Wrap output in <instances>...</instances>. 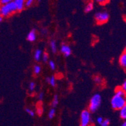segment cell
<instances>
[{
	"label": "cell",
	"instance_id": "obj_1",
	"mask_svg": "<svg viewBox=\"0 0 126 126\" xmlns=\"http://www.w3.org/2000/svg\"><path fill=\"white\" fill-rule=\"evenodd\" d=\"M18 11L17 6L14 1L1 4L0 8V14L4 18H7Z\"/></svg>",
	"mask_w": 126,
	"mask_h": 126
},
{
	"label": "cell",
	"instance_id": "obj_9",
	"mask_svg": "<svg viewBox=\"0 0 126 126\" xmlns=\"http://www.w3.org/2000/svg\"><path fill=\"white\" fill-rule=\"evenodd\" d=\"M36 30H32L29 32V33L27 35V40L29 42H33L36 40Z\"/></svg>",
	"mask_w": 126,
	"mask_h": 126
},
{
	"label": "cell",
	"instance_id": "obj_32",
	"mask_svg": "<svg viewBox=\"0 0 126 126\" xmlns=\"http://www.w3.org/2000/svg\"><path fill=\"white\" fill-rule=\"evenodd\" d=\"M46 82H47V83H50V77H47L46 78Z\"/></svg>",
	"mask_w": 126,
	"mask_h": 126
},
{
	"label": "cell",
	"instance_id": "obj_30",
	"mask_svg": "<svg viewBox=\"0 0 126 126\" xmlns=\"http://www.w3.org/2000/svg\"><path fill=\"white\" fill-rule=\"evenodd\" d=\"M47 33H48V31L46 28H42V30H41V33H42V35H47Z\"/></svg>",
	"mask_w": 126,
	"mask_h": 126
},
{
	"label": "cell",
	"instance_id": "obj_18",
	"mask_svg": "<svg viewBox=\"0 0 126 126\" xmlns=\"http://www.w3.org/2000/svg\"><path fill=\"white\" fill-rule=\"evenodd\" d=\"M48 58L49 56L48 54V53L47 52H44L42 55V60H43L44 62H47L48 60Z\"/></svg>",
	"mask_w": 126,
	"mask_h": 126
},
{
	"label": "cell",
	"instance_id": "obj_36",
	"mask_svg": "<svg viewBox=\"0 0 126 126\" xmlns=\"http://www.w3.org/2000/svg\"></svg>",
	"mask_w": 126,
	"mask_h": 126
},
{
	"label": "cell",
	"instance_id": "obj_26",
	"mask_svg": "<svg viewBox=\"0 0 126 126\" xmlns=\"http://www.w3.org/2000/svg\"><path fill=\"white\" fill-rule=\"evenodd\" d=\"M49 66L51 68V70H54L55 69V63H54V62L53 61H50L49 62Z\"/></svg>",
	"mask_w": 126,
	"mask_h": 126
},
{
	"label": "cell",
	"instance_id": "obj_23",
	"mask_svg": "<svg viewBox=\"0 0 126 126\" xmlns=\"http://www.w3.org/2000/svg\"><path fill=\"white\" fill-rule=\"evenodd\" d=\"M35 89V83L33 82H31L29 85V90L30 91H33Z\"/></svg>",
	"mask_w": 126,
	"mask_h": 126
},
{
	"label": "cell",
	"instance_id": "obj_28",
	"mask_svg": "<svg viewBox=\"0 0 126 126\" xmlns=\"http://www.w3.org/2000/svg\"><path fill=\"white\" fill-rule=\"evenodd\" d=\"M0 1H1V4H4L6 3H10V2L14 1V0H0Z\"/></svg>",
	"mask_w": 126,
	"mask_h": 126
},
{
	"label": "cell",
	"instance_id": "obj_11",
	"mask_svg": "<svg viewBox=\"0 0 126 126\" xmlns=\"http://www.w3.org/2000/svg\"><path fill=\"white\" fill-rule=\"evenodd\" d=\"M119 115L121 119L122 120H126V104L124 105V107L119 110Z\"/></svg>",
	"mask_w": 126,
	"mask_h": 126
},
{
	"label": "cell",
	"instance_id": "obj_13",
	"mask_svg": "<svg viewBox=\"0 0 126 126\" xmlns=\"http://www.w3.org/2000/svg\"><path fill=\"white\" fill-rule=\"evenodd\" d=\"M50 47H51V51H53V53H57V47L55 41L52 40L50 42Z\"/></svg>",
	"mask_w": 126,
	"mask_h": 126
},
{
	"label": "cell",
	"instance_id": "obj_16",
	"mask_svg": "<svg viewBox=\"0 0 126 126\" xmlns=\"http://www.w3.org/2000/svg\"><path fill=\"white\" fill-rule=\"evenodd\" d=\"M33 72L34 74H36V75H38L40 74L41 72V67L39 66V65H35L33 68Z\"/></svg>",
	"mask_w": 126,
	"mask_h": 126
},
{
	"label": "cell",
	"instance_id": "obj_31",
	"mask_svg": "<svg viewBox=\"0 0 126 126\" xmlns=\"http://www.w3.org/2000/svg\"><path fill=\"white\" fill-rule=\"evenodd\" d=\"M38 98H39V99H40V100H42V99H43V98H44V93H43V92H41L40 94H39Z\"/></svg>",
	"mask_w": 126,
	"mask_h": 126
},
{
	"label": "cell",
	"instance_id": "obj_24",
	"mask_svg": "<svg viewBox=\"0 0 126 126\" xmlns=\"http://www.w3.org/2000/svg\"><path fill=\"white\" fill-rule=\"evenodd\" d=\"M35 0H26V7H30L33 4Z\"/></svg>",
	"mask_w": 126,
	"mask_h": 126
},
{
	"label": "cell",
	"instance_id": "obj_33",
	"mask_svg": "<svg viewBox=\"0 0 126 126\" xmlns=\"http://www.w3.org/2000/svg\"><path fill=\"white\" fill-rule=\"evenodd\" d=\"M122 125L123 126H126V120H124V121L123 123H122Z\"/></svg>",
	"mask_w": 126,
	"mask_h": 126
},
{
	"label": "cell",
	"instance_id": "obj_14",
	"mask_svg": "<svg viewBox=\"0 0 126 126\" xmlns=\"http://www.w3.org/2000/svg\"><path fill=\"white\" fill-rule=\"evenodd\" d=\"M58 104V97L57 95H55L54 97H53V99L52 100V102H51V106L53 108H55Z\"/></svg>",
	"mask_w": 126,
	"mask_h": 126
},
{
	"label": "cell",
	"instance_id": "obj_27",
	"mask_svg": "<svg viewBox=\"0 0 126 126\" xmlns=\"http://www.w3.org/2000/svg\"><path fill=\"white\" fill-rule=\"evenodd\" d=\"M103 121H104V119H103L102 117H97V122L98 125H100V126H101V124H102Z\"/></svg>",
	"mask_w": 126,
	"mask_h": 126
},
{
	"label": "cell",
	"instance_id": "obj_3",
	"mask_svg": "<svg viewBox=\"0 0 126 126\" xmlns=\"http://www.w3.org/2000/svg\"><path fill=\"white\" fill-rule=\"evenodd\" d=\"M102 103V97L100 94H96L94 95L90 100L89 106V110L90 112H95L100 107Z\"/></svg>",
	"mask_w": 126,
	"mask_h": 126
},
{
	"label": "cell",
	"instance_id": "obj_10",
	"mask_svg": "<svg viewBox=\"0 0 126 126\" xmlns=\"http://www.w3.org/2000/svg\"><path fill=\"white\" fill-rule=\"evenodd\" d=\"M42 51L40 49H37L35 50V53H34V58H35V61L39 62L42 58Z\"/></svg>",
	"mask_w": 126,
	"mask_h": 126
},
{
	"label": "cell",
	"instance_id": "obj_15",
	"mask_svg": "<svg viewBox=\"0 0 126 126\" xmlns=\"http://www.w3.org/2000/svg\"><path fill=\"white\" fill-rule=\"evenodd\" d=\"M55 115V108L53 107L52 109L50 110L48 112V117L50 118V119H52L54 117V116Z\"/></svg>",
	"mask_w": 126,
	"mask_h": 126
},
{
	"label": "cell",
	"instance_id": "obj_8",
	"mask_svg": "<svg viewBox=\"0 0 126 126\" xmlns=\"http://www.w3.org/2000/svg\"><path fill=\"white\" fill-rule=\"evenodd\" d=\"M119 63L121 67L126 69V51H124L119 59Z\"/></svg>",
	"mask_w": 126,
	"mask_h": 126
},
{
	"label": "cell",
	"instance_id": "obj_2",
	"mask_svg": "<svg viewBox=\"0 0 126 126\" xmlns=\"http://www.w3.org/2000/svg\"><path fill=\"white\" fill-rule=\"evenodd\" d=\"M110 103L113 109L119 110L126 104V95H122L115 94L111 99Z\"/></svg>",
	"mask_w": 126,
	"mask_h": 126
},
{
	"label": "cell",
	"instance_id": "obj_25",
	"mask_svg": "<svg viewBox=\"0 0 126 126\" xmlns=\"http://www.w3.org/2000/svg\"><path fill=\"white\" fill-rule=\"evenodd\" d=\"M25 111H26V112H27V113H28V114H29L30 116L33 117L34 115H35V113H34L33 111L32 110L30 109H28V108L26 109H25Z\"/></svg>",
	"mask_w": 126,
	"mask_h": 126
},
{
	"label": "cell",
	"instance_id": "obj_34",
	"mask_svg": "<svg viewBox=\"0 0 126 126\" xmlns=\"http://www.w3.org/2000/svg\"><path fill=\"white\" fill-rule=\"evenodd\" d=\"M3 18H4V17L2 16L1 15V16H0V21H1V22H2V21H3Z\"/></svg>",
	"mask_w": 126,
	"mask_h": 126
},
{
	"label": "cell",
	"instance_id": "obj_21",
	"mask_svg": "<svg viewBox=\"0 0 126 126\" xmlns=\"http://www.w3.org/2000/svg\"><path fill=\"white\" fill-rule=\"evenodd\" d=\"M110 121L109 119H104L102 124H101V126H109L110 125Z\"/></svg>",
	"mask_w": 126,
	"mask_h": 126
},
{
	"label": "cell",
	"instance_id": "obj_19",
	"mask_svg": "<svg viewBox=\"0 0 126 126\" xmlns=\"http://www.w3.org/2000/svg\"><path fill=\"white\" fill-rule=\"evenodd\" d=\"M97 3L101 5H105L109 2L110 0H95Z\"/></svg>",
	"mask_w": 126,
	"mask_h": 126
},
{
	"label": "cell",
	"instance_id": "obj_22",
	"mask_svg": "<svg viewBox=\"0 0 126 126\" xmlns=\"http://www.w3.org/2000/svg\"><path fill=\"white\" fill-rule=\"evenodd\" d=\"M43 109L42 108V107H37V109H36V113L38 114V115H42V114H43Z\"/></svg>",
	"mask_w": 126,
	"mask_h": 126
},
{
	"label": "cell",
	"instance_id": "obj_5",
	"mask_svg": "<svg viewBox=\"0 0 126 126\" xmlns=\"http://www.w3.org/2000/svg\"><path fill=\"white\" fill-rule=\"evenodd\" d=\"M91 122V115L89 110H84L80 115V125L82 126H88Z\"/></svg>",
	"mask_w": 126,
	"mask_h": 126
},
{
	"label": "cell",
	"instance_id": "obj_20",
	"mask_svg": "<svg viewBox=\"0 0 126 126\" xmlns=\"http://www.w3.org/2000/svg\"><path fill=\"white\" fill-rule=\"evenodd\" d=\"M50 84L51 85L52 87H53L56 86V80H55V78L54 76H52L50 77Z\"/></svg>",
	"mask_w": 126,
	"mask_h": 126
},
{
	"label": "cell",
	"instance_id": "obj_29",
	"mask_svg": "<svg viewBox=\"0 0 126 126\" xmlns=\"http://www.w3.org/2000/svg\"><path fill=\"white\" fill-rule=\"evenodd\" d=\"M122 87V89H123L124 91L126 94V80L124 82V83H122V87Z\"/></svg>",
	"mask_w": 126,
	"mask_h": 126
},
{
	"label": "cell",
	"instance_id": "obj_12",
	"mask_svg": "<svg viewBox=\"0 0 126 126\" xmlns=\"http://www.w3.org/2000/svg\"><path fill=\"white\" fill-rule=\"evenodd\" d=\"M93 9H94V3L92 1H89L85 6L84 11L85 13H89L92 11Z\"/></svg>",
	"mask_w": 126,
	"mask_h": 126
},
{
	"label": "cell",
	"instance_id": "obj_4",
	"mask_svg": "<svg viewBox=\"0 0 126 126\" xmlns=\"http://www.w3.org/2000/svg\"><path fill=\"white\" fill-rule=\"evenodd\" d=\"M94 18L97 25H102L108 21L109 15L106 11H100L96 13Z\"/></svg>",
	"mask_w": 126,
	"mask_h": 126
},
{
	"label": "cell",
	"instance_id": "obj_6",
	"mask_svg": "<svg viewBox=\"0 0 126 126\" xmlns=\"http://www.w3.org/2000/svg\"><path fill=\"white\" fill-rule=\"evenodd\" d=\"M60 51L65 57H69L71 53H72V50H71L69 46L67 45H62L61 47V48H60Z\"/></svg>",
	"mask_w": 126,
	"mask_h": 126
},
{
	"label": "cell",
	"instance_id": "obj_7",
	"mask_svg": "<svg viewBox=\"0 0 126 126\" xmlns=\"http://www.w3.org/2000/svg\"><path fill=\"white\" fill-rule=\"evenodd\" d=\"M26 0H14V2L17 6L18 11H22L26 6Z\"/></svg>",
	"mask_w": 126,
	"mask_h": 126
},
{
	"label": "cell",
	"instance_id": "obj_17",
	"mask_svg": "<svg viewBox=\"0 0 126 126\" xmlns=\"http://www.w3.org/2000/svg\"><path fill=\"white\" fill-rule=\"evenodd\" d=\"M94 80V82L97 84H101V83H102V78L100 76H98V75L95 76Z\"/></svg>",
	"mask_w": 126,
	"mask_h": 126
},
{
	"label": "cell",
	"instance_id": "obj_35",
	"mask_svg": "<svg viewBox=\"0 0 126 126\" xmlns=\"http://www.w3.org/2000/svg\"><path fill=\"white\" fill-rule=\"evenodd\" d=\"M36 1H37L38 2H40V1H42V0H36Z\"/></svg>",
	"mask_w": 126,
	"mask_h": 126
}]
</instances>
